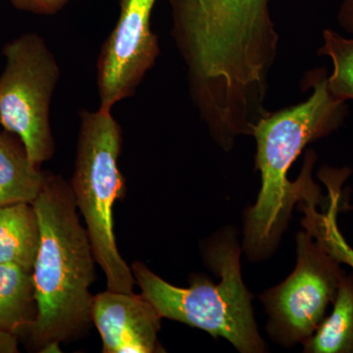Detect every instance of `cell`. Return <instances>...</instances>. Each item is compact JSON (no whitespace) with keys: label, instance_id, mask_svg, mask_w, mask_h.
<instances>
[{"label":"cell","instance_id":"obj_19","mask_svg":"<svg viewBox=\"0 0 353 353\" xmlns=\"http://www.w3.org/2000/svg\"><path fill=\"white\" fill-rule=\"evenodd\" d=\"M0 127H1V126H0Z\"/></svg>","mask_w":353,"mask_h":353},{"label":"cell","instance_id":"obj_4","mask_svg":"<svg viewBox=\"0 0 353 353\" xmlns=\"http://www.w3.org/2000/svg\"><path fill=\"white\" fill-rule=\"evenodd\" d=\"M206 264L220 278L214 284L206 276L190 278L189 288H180L136 262L131 269L141 294L162 318L201 329L224 338L241 353L266 350L252 308V294L243 283L241 248L234 231L222 232L208 241Z\"/></svg>","mask_w":353,"mask_h":353},{"label":"cell","instance_id":"obj_17","mask_svg":"<svg viewBox=\"0 0 353 353\" xmlns=\"http://www.w3.org/2000/svg\"><path fill=\"white\" fill-rule=\"evenodd\" d=\"M341 29L353 34V0H343L338 14Z\"/></svg>","mask_w":353,"mask_h":353},{"label":"cell","instance_id":"obj_1","mask_svg":"<svg viewBox=\"0 0 353 353\" xmlns=\"http://www.w3.org/2000/svg\"><path fill=\"white\" fill-rule=\"evenodd\" d=\"M32 205L41 231L32 267L37 317L25 334L41 352L50 343L77 340L90 329L97 260L70 183L61 176L48 172Z\"/></svg>","mask_w":353,"mask_h":353},{"label":"cell","instance_id":"obj_6","mask_svg":"<svg viewBox=\"0 0 353 353\" xmlns=\"http://www.w3.org/2000/svg\"><path fill=\"white\" fill-rule=\"evenodd\" d=\"M2 54L0 126L19 137L32 163L41 167L55 152L50 105L61 75L59 65L37 32H25L8 41Z\"/></svg>","mask_w":353,"mask_h":353},{"label":"cell","instance_id":"obj_15","mask_svg":"<svg viewBox=\"0 0 353 353\" xmlns=\"http://www.w3.org/2000/svg\"><path fill=\"white\" fill-rule=\"evenodd\" d=\"M319 55L333 62V73L328 77L330 94L338 101H353V39H347L333 30L323 32Z\"/></svg>","mask_w":353,"mask_h":353},{"label":"cell","instance_id":"obj_12","mask_svg":"<svg viewBox=\"0 0 353 353\" xmlns=\"http://www.w3.org/2000/svg\"><path fill=\"white\" fill-rule=\"evenodd\" d=\"M41 231L34 205L17 203L0 208V264L32 271Z\"/></svg>","mask_w":353,"mask_h":353},{"label":"cell","instance_id":"obj_13","mask_svg":"<svg viewBox=\"0 0 353 353\" xmlns=\"http://www.w3.org/2000/svg\"><path fill=\"white\" fill-rule=\"evenodd\" d=\"M37 317L32 271L0 264V331L25 334Z\"/></svg>","mask_w":353,"mask_h":353},{"label":"cell","instance_id":"obj_2","mask_svg":"<svg viewBox=\"0 0 353 353\" xmlns=\"http://www.w3.org/2000/svg\"><path fill=\"white\" fill-rule=\"evenodd\" d=\"M310 83L307 101L268 112L253 127L261 189L245 211L243 248L250 260L271 255L287 227L299 192L297 181L288 179L290 167L308 143L336 131L347 117V103L330 94L326 70L313 73Z\"/></svg>","mask_w":353,"mask_h":353},{"label":"cell","instance_id":"obj_14","mask_svg":"<svg viewBox=\"0 0 353 353\" xmlns=\"http://www.w3.org/2000/svg\"><path fill=\"white\" fill-rule=\"evenodd\" d=\"M333 311L304 345L307 353H353V274L339 285Z\"/></svg>","mask_w":353,"mask_h":353},{"label":"cell","instance_id":"obj_3","mask_svg":"<svg viewBox=\"0 0 353 353\" xmlns=\"http://www.w3.org/2000/svg\"><path fill=\"white\" fill-rule=\"evenodd\" d=\"M172 36L192 73L215 80L259 75L275 64L270 0H168Z\"/></svg>","mask_w":353,"mask_h":353},{"label":"cell","instance_id":"obj_18","mask_svg":"<svg viewBox=\"0 0 353 353\" xmlns=\"http://www.w3.org/2000/svg\"><path fill=\"white\" fill-rule=\"evenodd\" d=\"M19 352L18 336L0 331V353Z\"/></svg>","mask_w":353,"mask_h":353},{"label":"cell","instance_id":"obj_5","mask_svg":"<svg viewBox=\"0 0 353 353\" xmlns=\"http://www.w3.org/2000/svg\"><path fill=\"white\" fill-rule=\"evenodd\" d=\"M122 143V130L111 111H81L75 171L69 183L108 290L132 294L136 280L118 250L113 227L114 204L126 194L119 168Z\"/></svg>","mask_w":353,"mask_h":353},{"label":"cell","instance_id":"obj_10","mask_svg":"<svg viewBox=\"0 0 353 353\" xmlns=\"http://www.w3.org/2000/svg\"><path fill=\"white\" fill-rule=\"evenodd\" d=\"M48 172L32 163L19 137L0 131V208L17 203H34Z\"/></svg>","mask_w":353,"mask_h":353},{"label":"cell","instance_id":"obj_16","mask_svg":"<svg viewBox=\"0 0 353 353\" xmlns=\"http://www.w3.org/2000/svg\"><path fill=\"white\" fill-rule=\"evenodd\" d=\"M15 8L37 15H53L59 12L70 0H8Z\"/></svg>","mask_w":353,"mask_h":353},{"label":"cell","instance_id":"obj_11","mask_svg":"<svg viewBox=\"0 0 353 353\" xmlns=\"http://www.w3.org/2000/svg\"><path fill=\"white\" fill-rule=\"evenodd\" d=\"M341 183L343 182L338 179L327 181L330 201L327 210L322 212L317 209L321 199L317 187H308L304 190L297 202H299V208L304 215V230L314 236L334 259L341 264H347L353 270V250L338 226Z\"/></svg>","mask_w":353,"mask_h":353},{"label":"cell","instance_id":"obj_9","mask_svg":"<svg viewBox=\"0 0 353 353\" xmlns=\"http://www.w3.org/2000/svg\"><path fill=\"white\" fill-rule=\"evenodd\" d=\"M161 319L143 294L108 290L92 299V322L104 353L164 352L158 341Z\"/></svg>","mask_w":353,"mask_h":353},{"label":"cell","instance_id":"obj_8","mask_svg":"<svg viewBox=\"0 0 353 353\" xmlns=\"http://www.w3.org/2000/svg\"><path fill=\"white\" fill-rule=\"evenodd\" d=\"M157 0H120L117 23L97 60L99 108L111 111L132 97L159 54L152 14Z\"/></svg>","mask_w":353,"mask_h":353},{"label":"cell","instance_id":"obj_7","mask_svg":"<svg viewBox=\"0 0 353 353\" xmlns=\"http://www.w3.org/2000/svg\"><path fill=\"white\" fill-rule=\"evenodd\" d=\"M345 275L340 262L314 236L305 230L297 234L296 268L260 296L272 340L285 347L303 345L325 319Z\"/></svg>","mask_w":353,"mask_h":353}]
</instances>
